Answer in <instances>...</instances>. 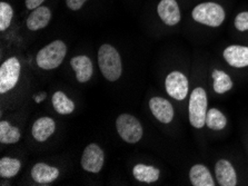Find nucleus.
Here are the masks:
<instances>
[{
    "instance_id": "obj_21",
    "label": "nucleus",
    "mask_w": 248,
    "mask_h": 186,
    "mask_svg": "<svg viewBox=\"0 0 248 186\" xmlns=\"http://www.w3.org/2000/svg\"><path fill=\"white\" fill-rule=\"evenodd\" d=\"M206 126L213 131H221L227 126L226 116L217 108L208 109L206 115Z\"/></svg>"
},
{
    "instance_id": "obj_10",
    "label": "nucleus",
    "mask_w": 248,
    "mask_h": 186,
    "mask_svg": "<svg viewBox=\"0 0 248 186\" xmlns=\"http://www.w3.org/2000/svg\"><path fill=\"white\" fill-rule=\"evenodd\" d=\"M224 59L234 68L248 67V47L240 45H231L223 52Z\"/></svg>"
},
{
    "instance_id": "obj_17",
    "label": "nucleus",
    "mask_w": 248,
    "mask_h": 186,
    "mask_svg": "<svg viewBox=\"0 0 248 186\" xmlns=\"http://www.w3.org/2000/svg\"><path fill=\"white\" fill-rule=\"evenodd\" d=\"M189 180L194 186H215L212 173L207 166L202 164H196L191 166L189 170Z\"/></svg>"
},
{
    "instance_id": "obj_13",
    "label": "nucleus",
    "mask_w": 248,
    "mask_h": 186,
    "mask_svg": "<svg viewBox=\"0 0 248 186\" xmlns=\"http://www.w3.org/2000/svg\"><path fill=\"white\" fill-rule=\"evenodd\" d=\"M70 65L76 73V78L79 83H87L92 78L93 66L87 56H76L70 60Z\"/></svg>"
},
{
    "instance_id": "obj_9",
    "label": "nucleus",
    "mask_w": 248,
    "mask_h": 186,
    "mask_svg": "<svg viewBox=\"0 0 248 186\" xmlns=\"http://www.w3.org/2000/svg\"><path fill=\"white\" fill-rule=\"evenodd\" d=\"M157 13L167 26H176L182 20V13L176 0H160L157 6Z\"/></svg>"
},
{
    "instance_id": "obj_19",
    "label": "nucleus",
    "mask_w": 248,
    "mask_h": 186,
    "mask_svg": "<svg viewBox=\"0 0 248 186\" xmlns=\"http://www.w3.org/2000/svg\"><path fill=\"white\" fill-rule=\"evenodd\" d=\"M213 88L214 92L217 94H225L229 92L232 88V81L227 73H225L224 70L219 69H214L213 74Z\"/></svg>"
},
{
    "instance_id": "obj_5",
    "label": "nucleus",
    "mask_w": 248,
    "mask_h": 186,
    "mask_svg": "<svg viewBox=\"0 0 248 186\" xmlns=\"http://www.w3.org/2000/svg\"><path fill=\"white\" fill-rule=\"evenodd\" d=\"M116 127L120 137L129 144L139 142L142 137V127L140 121L130 114H122L116 120Z\"/></svg>"
},
{
    "instance_id": "obj_27",
    "label": "nucleus",
    "mask_w": 248,
    "mask_h": 186,
    "mask_svg": "<svg viewBox=\"0 0 248 186\" xmlns=\"http://www.w3.org/2000/svg\"><path fill=\"white\" fill-rule=\"evenodd\" d=\"M44 1L45 0H25V5L27 7V9L33 10L43 5Z\"/></svg>"
},
{
    "instance_id": "obj_8",
    "label": "nucleus",
    "mask_w": 248,
    "mask_h": 186,
    "mask_svg": "<svg viewBox=\"0 0 248 186\" xmlns=\"http://www.w3.org/2000/svg\"><path fill=\"white\" fill-rule=\"evenodd\" d=\"M104 151L97 144H90L86 147L81 157L82 169L90 173H99L104 166Z\"/></svg>"
},
{
    "instance_id": "obj_12",
    "label": "nucleus",
    "mask_w": 248,
    "mask_h": 186,
    "mask_svg": "<svg viewBox=\"0 0 248 186\" xmlns=\"http://www.w3.org/2000/svg\"><path fill=\"white\" fill-rule=\"evenodd\" d=\"M216 180L220 186L237 185V174L234 166L227 159H219L215 165Z\"/></svg>"
},
{
    "instance_id": "obj_15",
    "label": "nucleus",
    "mask_w": 248,
    "mask_h": 186,
    "mask_svg": "<svg viewBox=\"0 0 248 186\" xmlns=\"http://www.w3.org/2000/svg\"><path fill=\"white\" fill-rule=\"evenodd\" d=\"M59 169L54 166L47 165L45 163H38L31 169V177L39 184H48L57 180Z\"/></svg>"
},
{
    "instance_id": "obj_26",
    "label": "nucleus",
    "mask_w": 248,
    "mask_h": 186,
    "mask_svg": "<svg viewBox=\"0 0 248 186\" xmlns=\"http://www.w3.org/2000/svg\"><path fill=\"white\" fill-rule=\"evenodd\" d=\"M87 1V0H66V3H67V7L70 10H79L82 6H84V3Z\"/></svg>"
},
{
    "instance_id": "obj_18",
    "label": "nucleus",
    "mask_w": 248,
    "mask_h": 186,
    "mask_svg": "<svg viewBox=\"0 0 248 186\" xmlns=\"http://www.w3.org/2000/svg\"><path fill=\"white\" fill-rule=\"evenodd\" d=\"M133 175L137 181L142 182V183H154V182L158 181L160 170L150 165L138 164L133 169Z\"/></svg>"
},
{
    "instance_id": "obj_4",
    "label": "nucleus",
    "mask_w": 248,
    "mask_h": 186,
    "mask_svg": "<svg viewBox=\"0 0 248 186\" xmlns=\"http://www.w3.org/2000/svg\"><path fill=\"white\" fill-rule=\"evenodd\" d=\"M67 54V46L62 40H55L40 49L36 57L37 65L46 70L55 69L63 62Z\"/></svg>"
},
{
    "instance_id": "obj_28",
    "label": "nucleus",
    "mask_w": 248,
    "mask_h": 186,
    "mask_svg": "<svg viewBox=\"0 0 248 186\" xmlns=\"http://www.w3.org/2000/svg\"><path fill=\"white\" fill-rule=\"evenodd\" d=\"M45 98H46V94L41 93V94L38 95V96H35V101H36L37 102H40L41 101L45 100Z\"/></svg>"
},
{
    "instance_id": "obj_22",
    "label": "nucleus",
    "mask_w": 248,
    "mask_h": 186,
    "mask_svg": "<svg viewBox=\"0 0 248 186\" xmlns=\"http://www.w3.org/2000/svg\"><path fill=\"white\" fill-rule=\"evenodd\" d=\"M20 132L17 127L11 126L6 120L0 121V142L2 144H15L19 142Z\"/></svg>"
},
{
    "instance_id": "obj_2",
    "label": "nucleus",
    "mask_w": 248,
    "mask_h": 186,
    "mask_svg": "<svg viewBox=\"0 0 248 186\" xmlns=\"http://www.w3.org/2000/svg\"><path fill=\"white\" fill-rule=\"evenodd\" d=\"M98 64L101 74L107 81L116 82L122 76L123 65L120 55L110 45L105 44L99 48Z\"/></svg>"
},
{
    "instance_id": "obj_11",
    "label": "nucleus",
    "mask_w": 248,
    "mask_h": 186,
    "mask_svg": "<svg viewBox=\"0 0 248 186\" xmlns=\"http://www.w3.org/2000/svg\"><path fill=\"white\" fill-rule=\"evenodd\" d=\"M149 108L153 115L161 123L168 124L174 118V107L170 101L163 97H153L149 101Z\"/></svg>"
},
{
    "instance_id": "obj_3",
    "label": "nucleus",
    "mask_w": 248,
    "mask_h": 186,
    "mask_svg": "<svg viewBox=\"0 0 248 186\" xmlns=\"http://www.w3.org/2000/svg\"><path fill=\"white\" fill-rule=\"evenodd\" d=\"M208 112L207 93L202 87H196L190 94L188 113L190 125L195 128H202L206 125V115Z\"/></svg>"
},
{
    "instance_id": "obj_6",
    "label": "nucleus",
    "mask_w": 248,
    "mask_h": 186,
    "mask_svg": "<svg viewBox=\"0 0 248 186\" xmlns=\"http://www.w3.org/2000/svg\"><path fill=\"white\" fill-rule=\"evenodd\" d=\"M20 63L16 57H11L0 67V93L9 92L17 85L20 76Z\"/></svg>"
},
{
    "instance_id": "obj_24",
    "label": "nucleus",
    "mask_w": 248,
    "mask_h": 186,
    "mask_svg": "<svg viewBox=\"0 0 248 186\" xmlns=\"http://www.w3.org/2000/svg\"><path fill=\"white\" fill-rule=\"evenodd\" d=\"M14 17V10L9 3H0V30L3 32L9 27Z\"/></svg>"
},
{
    "instance_id": "obj_25",
    "label": "nucleus",
    "mask_w": 248,
    "mask_h": 186,
    "mask_svg": "<svg viewBox=\"0 0 248 186\" xmlns=\"http://www.w3.org/2000/svg\"><path fill=\"white\" fill-rule=\"evenodd\" d=\"M234 26L240 33L248 32V11H242L235 17Z\"/></svg>"
},
{
    "instance_id": "obj_14",
    "label": "nucleus",
    "mask_w": 248,
    "mask_h": 186,
    "mask_svg": "<svg viewBox=\"0 0 248 186\" xmlns=\"http://www.w3.org/2000/svg\"><path fill=\"white\" fill-rule=\"evenodd\" d=\"M51 20V11L47 7L40 6L38 8L33 9L31 14L29 15L27 18V24L28 29L32 30V32H37V30L43 29L47 27L49 21Z\"/></svg>"
},
{
    "instance_id": "obj_16",
    "label": "nucleus",
    "mask_w": 248,
    "mask_h": 186,
    "mask_svg": "<svg viewBox=\"0 0 248 186\" xmlns=\"http://www.w3.org/2000/svg\"><path fill=\"white\" fill-rule=\"evenodd\" d=\"M55 130L56 124L54 119L50 117H41L32 125V136L38 142H46L54 134Z\"/></svg>"
},
{
    "instance_id": "obj_23",
    "label": "nucleus",
    "mask_w": 248,
    "mask_h": 186,
    "mask_svg": "<svg viewBox=\"0 0 248 186\" xmlns=\"http://www.w3.org/2000/svg\"><path fill=\"white\" fill-rule=\"evenodd\" d=\"M21 168L20 161L11 157H2L0 159V176L10 178L17 175Z\"/></svg>"
},
{
    "instance_id": "obj_1",
    "label": "nucleus",
    "mask_w": 248,
    "mask_h": 186,
    "mask_svg": "<svg viewBox=\"0 0 248 186\" xmlns=\"http://www.w3.org/2000/svg\"><path fill=\"white\" fill-rule=\"evenodd\" d=\"M191 17L198 24L217 28L223 25L226 19V13L223 6L214 1H206L198 3L191 11Z\"/></svg>"
},
{
    "instance_id": "obj_7",
    "label": "nucleus",
    "mask_w": 248,
    "mask_h": 186,
    "mask_svg": "<svg viewBox=\"0 0 248 186\" xmlns=\"http://www.w3.org/2000/svg\"><path fill=\"white\" fill-rule=\"evenodd\" d=\"M166 92L176 101H184L189 92L188 79L182 71L174 70L166 77L165 81Z\"/></svg>"
},
{
    "instance_id": "obj_20",
    "label": "nucleus",
    "mask_w": 248,
    "mask_h": 186,
    "mask_svg": "<svg viewBox=\"0 0 248 186\" xmlns=\"http://www.w3.org/2000/svg\"><path fill=\"white\" fill-rule=\"evenodd\" d=\"M51 101L55 111L59 114H62V115H67V114H70L75 111L74 101L62 92H56L52 95Z\"/></svg>"
}]
</instances>
